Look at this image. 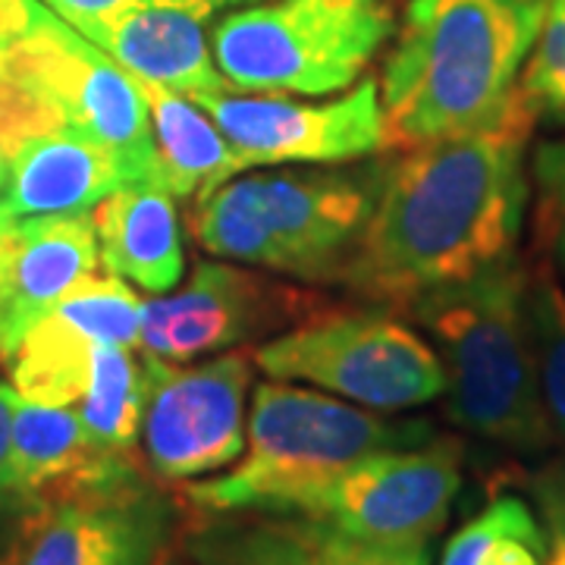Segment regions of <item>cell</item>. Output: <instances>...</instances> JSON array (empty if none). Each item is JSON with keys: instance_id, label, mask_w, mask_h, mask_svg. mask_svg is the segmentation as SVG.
I'll list each match as a JSON object with an SVG mask.
<instances>
[{"instance_id": "1", "label": "cell", "mask_w": 565, "mask_h": 565, "mask_svg": "<svg viewBox=\"0 0 565 565\" xmlns=\"http://www.w3.org/2000/svg\"><path fill=\"white\" fill-rule=\"evenodd\" d=\"M534 126L515 88L481 126L386 158L381 195L340 286L405 311L424 292L515 255L531 207Z\"/></svg>"}, {"instance_id": "2", "label": "cell", "mask_w": 565, "mask_h": 565, "mask_svg": "<svg viewBox=\"0 0 565 565\" xmlns=\"http://www.w3.org/2000/svg\"><path fill=\"white\" fill-rule=\"evenodd\" d=\"M550 0H408L384 63V154L497 117L541 35Z\"/></svg>"}, {"instance_id": "3", "label": "cell", "mask_w": 565, "mask_h": 565, "mask_svg": "<svg viewBox=\"0 0 565 565\" xmlns=\"http://www.w3.org/2000/svg\"><path fill=\"white\" fill-rule=\"evenodd\" d=\"M405 315L422 323L444 364L446 418L459 430L519 456L556 444L527 321V262L509 255L424 292Z\"/></svg>"}, {"instance_id": "4", "label": "cell", "mask_w": 565, "mask_h": 565, "mask_svg": "<svg viewBox=\"0 0 565 565\" xmlns=\"http://www.w3.org/2000/svg\"><path fill=\"white\" fill-rule=\"evenodd\" d=\"M386 154L330 170L221 182L195 199L189 230L207 255L299 282L340 286L381 195Z\"/></svg>"}, {"instance_id": "5", "label": "cell", "mask_w": 565, "mask_h": 565, "mask_svg": "<svg viewBox=\"0 0 565 565\" xmlns=\"http://www.w3.org/2000/svg\"><path fill=\"white\" fill-rule=\"evenodd\" d=\"M427 422H390L374 408L318 390L258 384L245 427L243 462L217 478L180 484V500L199 515H289L311 487L367 452L430 440Z\"/></svg>"}, {"instance_id": "6", "label": "cell", "mask_w": 565, "mask_h": 565, "mask_svg": "<svg viewBox=\"0 0 565 565\" xmlns=\"http://www.w3.org/2000/svg\"><path fill=\"white\" fill-rule=\"evenodd\" d=\"M393 32V0H270L223 17L214 61L243 95H330L359 79Z\"/></svg>"}, {"instance_id": "7", "label": "cell", "mask_w": 565, "mask_h": 565, "mask_svg": "<svg viewBox=\"0 0 565 565\" xmlns=\"http://www.w3.org/2000/svg\"><path fill=\"white\" fill-rule=\"evenodd\" d=\"M248 355L270 381L315 384L374 412L418 408L446 390L434 345L384 305H330Z\"/></svg>"}, {"instance_id": "8", "label": "cell", "mask_w": 565, "mask_h": 565, "mask_svg": "<svg viewBox=\"0 0 565 565\" xmlns=\"http://www.w3.org/2000/svg\"><path fill=\"white\" fill-rule=\"evenodd\" d=\"M0 76L32 88L63 114L70 129L104 145L129 182H154L158 148L139 79L41 0L0 51Z\"/></svg>"}, {"instance_id": "9", "label": "cell", "mask_w": 565, "mask_h": 565, "mask_svg": "<svg viewBox=\"0 0 565 565\" xmlns=\"http://www.w3.org/2000/svg\"><path fill=\"white\" fill-rule=\"evenodd\" d=\"M459 437L367 452L311 487L289 515L315 519L362 541L430 546L462 490Z\"/></svg>"}, {"instance_id": "10", "label": "cell", "mask_w": 565, "mask_h": 565, "mask_svg": "<svg viewBox=\"0 0 565 565\" xmlns=\"http://www.w3.org/2000/svg\"><path fill=\"white\" fill-rule=\"evenodd\" d=\"M189 509L136 452L51 503L22 565H173Z\"/></svg>"}, {"instance_id": "11", "label": "cell", "mask_w": 565, "mask_h": 565, "mask_svg": "<svg viewBox=\"0 0 565 565\" xmlns=\"http://www.w3.org/2000/svg\"><path fill=\"white\" fill-rule=\"evenodd\" d=\"M145 362L151 384L141 415V462L163 484H189L226 471L245 452L252 355L226 352L182 367L145 352Z\"/></svg>"}, {"instance_id": "12", "label": "cell", "mask_w": 565, "mask_h": 565, "mask_svg": "<svg viewBox=\"0 0 565 565\" xmlns=\"http://www.w3.org/2000/svg\"><path fill=\"white\" fill-rule=\"evenodd\" d=\"M321 292L223 262H199L182 289L141 299V352L189 362L282 333L330 308Z\"/></svg>"}, {"instance_id": "13", "label": "cell", "mask_w": 565, "mask_h": 565, "mask_svg": "<svg viewBox=\"0 0 565 565\" xmlns=\"http://www.w3.org/2000/svg\"><path fill=\"white\" fill-rule=\"evenodd\" d=\"M199 107L217 122L239 151L245 170L267 163H345L364 154H384L381 85L359 82L337 102L302 104L286 95H233L199 98Z\"/></svg>"}, {"instance_id": "14", "label": "cell", "mask_w": 565, "mask_h": 565, "mask_svg": "<svg viewBox=\"0 0 565 565\" xmlns=\"http://www.w3.org/2000/svg\"><path fill=\"white\" fill-rule=\"evenodd\" d=\"M102 270L92 214L17 217L0 248V362L70 289Z\"/></svg>"}, {"instance_id": "15", "label": "cell", "mask_w": 565, "mask_h": 565, "mask_svg": "<svg viewBox=\"0 0 565 565\" xmlns=\"http://www.w3.org/2000/svg\"><path fill=\"white\" fill-rule=\"evenodd\" d=\"M132 76L158 82L189 102L230 92L211 61L204 17L180 7H139L76 29Z\"/></svg>"}, {"instance_id": "16", "label": "cell", "mask_w": 565, "mask_h": 565, "mask_svg": "<svg viewBox=\"0 0 565 565\" xmlns=\"http://www.w3.org/2000/svg\"><path fill=\"white\" fill-rule=\"evenodd\" d=\"M126 182V170L104 145L61 126L22 141L10 161L0 207L10 217L79 214Z\"/></svg>"}, {"instance_id": "17", "label": "cell", "mask_w": 565, "mask_h": 565, "mask_svg": "<svg viewBox=\"0 0 565 565\" xmlns=\"http://www.w3.org/2000/svg\"><path fill=\"white\" fill-rule=\"evenodd\" d=\"M102 267L148 296L177 289L185 274V245L177 199L158 182H126L92 211Z\"/></svg>"}, {"instance_id": "18", "label": "cell", "mask_w": 565, "mask_h": 565, "mask_svg": "<svg viewBox=\"0 0 565 565\" xmlns=\"http://www.w3.org/2000/svg\"><path fill=\"white\" fill-rule=\"evenodd\" d=\"M139 85L154 129V148H158L154 182L161 189H167L173 199L195 202L199 195L243 173L245 163L239 151L226 141L217 122L199 104L163 88L158 82L139 79Z\"/></svg>"}, {"instance_id": "19", "label": "cell", "mask_w": 565, "mask_h": 565, "mask_svg": "<svg viewBox=\"0 0 565 565\" xmlns=\"http://www.w3.org/2000/svg\"><path fill=\"white\" fill-rule=\"evenodd\" d=\"M117 456L122 452L98 444L70 405H39L17 396L10 462L22 484L44 493L51 503Z\"/></svg>"}, {"instance_id": "20", "label": "cell", "mask_w": 565, "mask_h": 565, "mask_svg": "<svg viewBox=\"0 0 565 565\" xmlns=\"http://www.w3.org/2000/svg\"><path fill=\"white\" fill-rule=\"evenodd\" d=\"M233 522L270 565H430V546L362 541L302 515L236 512Z\"/></svg>"}, {"instance_id": "21", "label": "cell", "mask_w": 565, "mask_h": 565, "mask_svg": "<svg viewBox=\"0 0 565 565\" xmlns=\"http://www.w3.org/2000/svg\"><path fill=\"white\" fill-rule=\"evenodd\" d=\"M95 345L102 343H92L76 327L47 311L32 323L10 359L13 393L25 403L39 405L79 403L92 374Z\"/></svg>"}, {"instance_id": "22", "label": "cell", "mask_w": 565, "mask_h": 565, "mask_svg": "<svg viewBox=\"0 0 565 565\" xmlns=\"http://www.w3.org/2000/svg\"><path fill=\"white\" fill-rule=\"evenodd\" d=\"M148 362L132 355L126 345H95L92 374L79 399V418L85 430L107 449L136 452L141 434V415L148 399Z\"/></svg>"}, {"instance_id": "23", "label": "cell", "mask_w": 565, "mask_h": 565, "mask_svg": "<svg viewBox=\"0 0 565 565\" xmlns=\"http://www.w3.org/2000/svg\"><path fill=\"white\" fill-rule=\"evenodd\" d=\"M550 541L537 509L500 493L444 546L440 565H546Z\"/></svg>"}, {"instance_id": "24", "label": "cell", "mask_w": 565, "mask_h": 565, "mask_svg": "<svg viewBox=\"0 0 565 565\" xmlns=\"http://www.w3.org/2000/svg\"><path fill=\"white\" fill-rule=\"evenodd\" d=\"M527 321L546 418L565 440V289L541 252L527 262Z\"/></svg>"}, {"instance_id": "25", "label": "cell", "mask_w": 565, "mask_h": 565, "mask_svg": "<svg viewBox=\"0 0 565 565\" xmlns=\"http://www.w3.org/2000/svg\"><path fill=\"white\" fill-rule=\"evenodd\" d=\"M17 393L0 384V565H22L51 515V500L22 484L10 462V427Z\"/></svg>"}, {"instance_id": "26", "label": "cell", "mask_w": 565, "mask_h": 565, "mask_svg": "<svg viewBox=\"0 0 565 565\" xmlns=\"http://www.w3.org/2000/svg\"><path fill=\"white\" fill-rule=\"evenodd\" d=\"M519 92L537 122L565 126V0H550L541 35L519 76Z\"/></svg>"}, {"instance_id": "27", "label": "cell", "mask_w": 565, "mask_h": 565, "mask_svg": "<svg viewBox=\"0 0 565 565\" xmlns=\"http://www.w3.org/2000/svg\"><path fill=\"white\" fill-rule=\"evenodd\" d=\"M531 202L537 252L565 280V139H541L531 154Z\"/></svg>"}, {"instance_id": "28", "label": "cell", "mask_w": 565, "mask_h": 565, "mask_svg": "<svg viewBox=\"0 0 565 565\" xmlns=\"http://www.w3.org/2000/svg\"><path fill=\"white\" fill-rule=\"evenodd\" d=\"M182 550L195 565H270L243 537L233 515H189Z\"/></svg>"}, {"instance_id": "29", "label": "cell", "mask_w": 565, "mask_h": 565, "mask_svg": "<svg viewBox=\"0 0 565 565\" xmlns=\"http://www.w3.org/2000/svg\"><path fill=\"white\" fill-rule=\"evenodd\" d=\"M41 3L51 7L73 29H82L88 22L126 13V10H139V7H180V10H192L204 20H211L226 7H243V3H255V0H41Z\"/></svg>"}, {"instance_id": "30", "label": "cell", "mask_w": 565, "mask_h": 565, "mask_svg": "<svg viewBox=\"0 0 565 565\" xmlns=\"http://www.w3.org/2000/svg\"><path fill=\"white\" fill-rule=\"evenodd\" d=\"M531 497L546 527V565H565V456L550 459L531 475Z\"/></svg>"}, {"instance_id": "31", "label": "cell", "mask_w": 565, "mask_h": 565, "mask_svg": "<svg viewBox=\"0 0 565 565\" xmlns=\"http://www.w3.org/2000/svg\"><path fill=\"white\" fill-rule=\"evenodd\" d=\"M7 177H10V158L0 151V192H3V185H7Z\"/></svg>"}, {"instance_id": "32", "label": "cell", "mask_w": 565, "mask_h": 565, "mask_svg": "<svg viewBox=\"0 0 565 565\" xmlns=\"http://www.w3.org/2000/svg\"><path fill=\"white\" fill-rule=\"evenodd\" d=\"M13 221H17V217H10V214H7V211L0 207V233H3V230H7V226H10Z\"/></svg>"}, {"instance_id": "33", "label": "cell", "mask_w": 565, "mask_h": 565, "mask_svg": "<svg viewBox=\"0 0 565 565\" xmlns=\"http://www.w3.org/2000/svg\"><path fill=\"white\" fill-rule=\"evenodd\" d=\"M0 51H3V44H0ZM0 79H3V76H0Z\"/></svg>"}, {"instance_id": "34", "label": "cell", "mask_w": 565, "mask_h": 565, "mask_svg": "<svg viewBox=\"0 0 565 565\" xmlns=\"http://www.w3.org/2000/svg\"><path fill=\"white\" fill-rule=\"evenodd\" d=\"M173 565H177V563H173Z\"/></svg>"}]
</instances>
